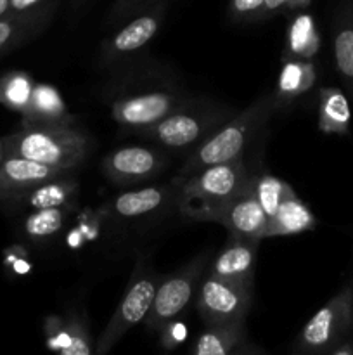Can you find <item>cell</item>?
I'll return each mask as SVG.
<instances>
[{
    "label": "cell",
    "mask_w": 353,
    "mask_h": 355,
    "mask_svg": "<svg viewBox=\"0 0 353 355\" xmlns=\"http://www.w3.org/2000/svg\"><path fill=\"white\" fill-rule=\"evenodd\" d=\"M275 96L258 97L246 110L217 128L206 141L189 153L176 177H185L196 170L241 158L249 142L262 132L275 110Z\"/></svg>",
    "instance_id": "6da1fadb"
},
{
    "label": "cell",
    "mask_w": 353,
    "mask_h": 355,
    "mask_svg": "<svg viewBox=\"0 0 353 355\" xmlns=\"http://www.w3.org/2000/svg\"><path fill=\"white\" fill-rule=\"evenodd\" d=\"M9 156L75 170L85 162L93 141L78 123L17 128L6 135Z\"/></svg>",
    "instance_id": "7a4b0ae2"
},
{
    "label": "cell",
    "mask_w": 353,
    "mask_h": 355,
    "mask_svg": "<svg viewBox=\"0 0 353 355\" xmlns=\"http://www.w3.org/2000/svg\"><path fill=\"white\" fill-rule=\"evenodd\" d=\"M234 114L232 107L190 97L183 106L152 127L138 130L137 135L173 151L190 153Z\"/></svg>",
    "instance_id": "3957f363"
},
{
    "label": "cell",
    "mask_w": 353,
    "mask_h": 355,
    "mask_svg": "<svg viewBox=\"0 0 353 355\" xmlns=\"http://www.w3.org/2000/svg\"><path fill=\"white\" fill-rule=\"evenodd\" d=\"M175 179L179 184L176 208L183 217H189L194 211L215 207L241 194L249 187L253 175L248 172L241 156L232 162L204 166L189 175Z\"/></svg>",
    "instance_id": "277c9868"
},
{
    "label": "cell",
    "mask_w": 353,
    "mask_h": 355,
    "mask_svg": "<svg viewBox=\"0 0 353 355\" xmlns=\"http://www.w3.org/2000/svg\"><path fill=\"white\" fill-rule=\"evenodd\" d=\"M158 284V276L151 269H147L144 260H141L132 274L127 291L118 304L113 318L109 319L97 342L93 343V355H107L128 329H132L138 322H144L152 307Z\"/></svg>",
    "instance_id": "5b68a950"
},
{
    "label": "cell",
    "mask_w": 353,
    "mask_h": 355,
    "mask_svg": "<svg viewBox=\"0 0 353 355\" xmlns=\"http://www.w3.org/2000/svg\"><path fill=\"white\" fill-rule=\"evenodd\" d=\"M192 96L172 87H152L123 92L111 101V116L125 130L137 134L161 121L187 103Z\"/></svg>",
    "instance_id": "8992f818"
},
{
    "label": "cell",
    "mask_w": 353,
    "mask_h": 355,
    "mask_svg": "<svg viewBox=\"0 0 353 355\" xmlns=\"http://www.w3.org/2000/svg\"><path fill=\"white\" fill-rule=\"evenodd\" d=\"M353 326V286L343 288L327 304L318 309L303 326L296 338L301 354L324 355L345 342Z\"/></svg>",
    "instance_id": "52a82bcc"
},
{
    "label": "cell",
    "mask_w": 353,
    "mask_h": 355,
    "mask_svg": "<svg viewBox=\"0 0 353 355\" xmlns=\"http://www.w3.org/2000/svg\"><path fill=\"white\" fill-rule=\"evenodd\" d=\"M253 302V284L206 274L196 293V309L204 326L246 324Z\"/></svg>",
    "instance_id": "ba28073f"
},
{
    "label": "cell",
    "mask_w": 353,
    "mask_h": 355,
    "mask_svg": "<svg viewBox=\"0 0 353 355\" xmlns=\"http://www.w3.org/2000/svg\"><path fill=\"white\" fill-rule=\"evenodd\" d=\"M208 259H210V253H201L199 257L180 267L176 272L159 281L152 307L147 318L144 319V324L149 331L159 333L168 322L176 321V318L189 307L199 288Z\"/></svg>",
    "instance_id": "9c48e42d"
},
{
    "label": "cell",
    "mask_w": 353,
    "mask_h": 355,
    "mask_svg": "<svg viewBox=\"0 0 353 355\" xmlns=\"http://www.w3.org/2000/svg\"><path fill=\"white\" fill-rule=\"evenodd\" d=\"M251 186L253 180L248 189L242 191L237 196L230 198L224 203L215 205V207L194 211L187 218L197 222H215V224L224 225L227 229L228 236L251 238L262 241V239H265L269 217H266L262 205L256 200Z\"/></svg>",
    "instance_id": "30bf717a"
},
{
    "label": "cell",
    "mask_w": 353,
    "mask_h": 355,
    "mask_svg": "<svg viewBox=\"0 0 353 355\" xmlns=\"http://www.w3.org/2000/svg\"><path fill=\"white\" fill-rule=\"evenodd\" d=\"M168 166L165 153L144 146H125L107 153L100 162L104 177L118 186L152 180Z\"/></svg>",
    "instance_id": "8fae6325"
},
{
    "label": "cell",
    "mask_w": 353,
    "mask_h": 355,
    "mask_svg": "<svg viewBox=\"0 0 353 355\" xmlns=\"http://www.w3.org/2000/svg\"><path fill=\"white\" fill-rule=\"evenodd\" d=\"M163 21L161 6H156L152 9L145 10L144 14L135 16L130 23L116 31L113 37L104 40L100 45L99 62L100 66H109L118 62L120 59L141 51L144 45H147L156 33L159 31Z\"/></svg>",
    "instance_id": "7c38bea8"
},
{
    "label": "cell",
    "mask_w": 353,
    "mask_h": 355,
    "mask_svg": "<svg viewBox=\"0 0 353 355\" xmlns=\"http://www.w3.org/2000/svg\"><path fill=\"white\" fill-rule=\"evenodd\" d=\"M69 173H75V170L51 166L19 156H9L0 165V203H12L40 184Z\"/></svg>",
    "instance_id": "4fadbf2b"
},
{
    "label": "cell",
    "mask_w": 353,
    "mask_h": 355,
    "mask_svg": "<svg viewBox=\"0 0 353 355\" xmlns=\"http://www.w3.org/2000/svg\"><path fill=\"white\" fill-rule=\"evenodd\" d=\"M176 200H179V184L176 179H173L172 182L161 186H149L118 194L109 203L104 205V210L116 218L134 220V218L159 214L172 205L176 207Z\"/></svg>",
    "instance_id": "5bb4252c"
},
{
    "label": "cell",
    "mask_w": 353,
    "mask_h": 355,
    "mask_svg": "<svg viewBox=\"0 0 353 355\" xmlns=\"http://www.w3.org/2000/svg\"><path fill=\"white\" fill-rule=\"evenodd\" d=\"M258 248L260 239L228 236V241L213 259L208 274L221 279L253 284Z\"/></svg>",
    "instance_id": "9a60e30c"
},
{
    "label": "cell",
    "mask_w": 353,
    "mask_h": 355,
    "mask_svg": "<svg viewBox=\"0 0 353 355\" xmlns=\"http://www.w3.org/2000/svg\"><path fill=\"white\" fill-rule=\"evenodd\" d=\"M189 355H265L248 338L246 324L204 326Z\"/></svg>",
    "instance_id": "2e32d148"
},
{
    "label": "cell",
    "mask_w": 353,
    "mask_h": 355,
    "mask_svg": "<svg viewBox=\"0 0 353 355\" xmlns=\"http://www.w3.org/2000/svg\"><path fill=\"white\" fill-rule=\"evenodd\" d=\"M51 7L47 6L0 16V58L40 35L51 21Z\"/></svg>",
    "instance_id": "e0dca14e"
},
{
    "label": "cell",
    "mask_w": 353,
    "mask_h": 355,
    "mask_svg": "<svg viewBox=\"0 0 353 355\" xmlns=\"http://www.w3.org/2000/svg\"><path fill=\"white\" fill-rule=\"evenodd\" d=\"M48 345L57 355H93V343L87 322L80 314L51 318L47 321Z\"/></svg>",
    "instance_id": "ac0fdd59"
},
{
    "label": "cell",
    "mask_w": 353,
    "mask_h": 355,
    "mask_svg": "<svg viewBox=\"0 0 353 355\" xmlns=\"http://www.w3.org/2000/svg\"><path fill=\"white\" fill-rule=\"evenodd\" d=\"M23 127H40V125L76 123L66 106V101L55 87L47 83H37L31 94L30 106L23 114Z\"/></svg>",
    "instance_id": "d6986e66"
},
{
    "label": "cell",
    "mask_w": 353,
    "mask_h": 355,
    "mask_svg": "<svg viewBox=\"0 0 353 355\" xmlns=\"http://www.w3.org/2000/svg\"><path fill=\"white\" fill-rule=\"evenodd\" d=\"M80 193V182L75 173L59 177V179L48 180L40 184L35 189L28 191L26 194L14 200L10 205L30 208V210H40V208H64L73 207L76 196Z\"/></svg>",
    "instance_id": "ffe728a7"
},
{
    "label": "cell",
    "mask_w": 353,
    "mask_h": 355,
    "mask_svg": "<svg viewBox=\"0 0 353 355\" xmlns=\"http://www.w3.org/2000/svg\"><path fill=\"white\" fill-rule=\"evenodd\" d=\"M317 224V217L310 210V207L294 194V196L284 200L275 210V214L269 218L265 238L301 234V232L315 229Z\"/></svg>",
    "instance_id": "44dd1931"
},
{
    "label": "cell",
    "mask_w": 353,
    "mask_h": 355,
    "mask_svg": "<svg viewBox=\"0 0 353 355\" xmlns=\"http://www.w3.org/2000/svg\"><path fill=\"white\" fill-rule=\"evenodd\" d=\"M352 123V106L338 87L318 90V130L324 134L348 135Z\"/></svg>",
    "instance_id": "7402d4cb"
},
{
    "label": "cell",
    "mask_w": 353,
    "mask_h": 355,
    "mask_svg": "<svg viewBox=\"0 0 353 355\" xmlns=\"http://www.w3.org/2000/svg\"><path fill=\"white\" fill-rule=\"evenodd\" d=\"M317 80V71L310 61L305 59H284V66L277 80L275 99L291 103L296 97L307 94Z\"/></svg>",
    "instance_id": "603a6c76"
},
{
    "label": "cell",
    "mask_w": 353,
    "mask_h": 355,
    "mask_svg": "<svg viewBox=\"0 0 353 355\" xmlns=\"http://www.w3.org/2000/svg\"><path fill=\"white\" fill-rule=\"evenodd\" d=\"M320 47V35H318L315 21L308 14H300L291 21L286 35V49L284 59H305L314 58Z\"/></svg>",
    "instance_id": "cb8c5ba5"
},
{
    "label": "cell",
    "mask_w": 353,
    "mask_h": 355,
    "mask_svg": "<svg viewBox=\"0 0 353 355\" xmlns=\"http://www.w3.org/2000/svg\"><path fill=\"white\" fill-rule=\"evenodd\" d=\"M334 62L353 101V10L346 9L334 24Z\"/></svg>",
    "instance_id": "d4e9b609"
},
{
    "label": "cell",
    "mask_w": 353,
    "mask_h": 355,
    "mask_svg": "<svg viewBox=\"0 0 353 355\" xmlns=\"http://www.w3.org/2000/svg\"><path fill=\"white\" fill-rule=\"evenodd\" d=\"M35 82L30 73L9 71L0 76V104L23 116L30 106Z\"/></svg>",
    "instance_id": "484cf974"
},
{
    "label": "cell",
    "mask_w": 353,
    "mask_h": 355,
    "mask_svg": "<svg viewBox=\"0 0 353 355\" xmlns=\"http://www.w3.org/2000/svg\"><path fill=\"white\" fill-rule=\"evenodd\" d=\"M68 214V207L31 210V214H28L23 220V234L35 243L47 241L59 234Z\"/></svg>",
    "instance_id": "4316f807"
},
{
    "label": "cell",
    "mask_w": 353,
    "mask_h": 355,
    "mask_svg": "<svg viewBox=\"0 0 353 355\" xmlns=\"http://www.w3.org/2000/svg\"><path fill=\"white\" fill-rule=\"evenodd\" d=\"M253 193L256 200L262 205L266 217H272L279 205L287 198L294 196V189L287 182L280 180L279 177L270 175V173H262V175H253Z\"/></svg>",
    "instance_id": "83f0119b"
},
{
    "label": "cell",
    "mask_w": 353,
    "mask_h": 355,
    "mask_svg": "<svg viewBox=\"0 0 353 355\" xmlns=\"http://www.w3.org/2000/svg\"><path fill=\"white\" fill-rule=\"evenodd\" d=\"M228 16L234 21H256L265 17V0H230Z\"/></svg>",
    "instance_id": "f1b7e54d"
},
{
    "label": "cell",
    "mask_w": 353,
    "mask_h": 355,
    "mask_svg": "<svg viewBox=\"0 0 353 355\" xmlns=\"http://www.w3.org/2000/svg\"><path fill=\"white\" fill-rule=\"evenodd\" d=\"M149 0H116L113 7V12H111L109 23H116V21L125 19L130 14L137 12L142 6H145Z\"/></svg>",
    "instance_id": "f546056e"
},
{
    "label": "cell",
    "mask_w": 353,
    "mask_h": 355,
    "mask_svg": "<svg viewBox=\"0 0 353 355\" xmlns=\"http://www.w3.org/2000/svg\"><path fill=\"white\" fill-rule=\"evenodd\" d=\"M311 0H265V16L280 12V10L303 9Z\"/></svg>",
    "instance_id": "4dcf8cb0"
},
{
    "label": "cell",
    "mask_w": 353,
    "mask_h": 355,
    "mask_svg": "<svg viewBox=\"0 0 353 355\" xmlns=\"http://www.w3.org/2000/svg\"><path fill=\"white\" fill-rule=\"evenodd\" d=\"M159 333H161V342L165 343L166 347L175 345V343H179L180 340L185 336V329H183V326L175 321L168 322V324H166Z\"/></svg>",
    "instance_id": "1f68e13d"
},
{
    "label": "cell",
    "mask_w": 353,
    "mask_h": 355,
    "mask_svg": "<svg viewBox=\"0 0 353 355\" xmlns=\"http://www.w3.org/2000/svg\"><path fill=\"white\" fill-rule=\"evenodd\" d=\"M45 0H9L10 12H26V10L44 7Z\"/></svg>",
    "instance_id": "d6a6232c"
},
{
    "label": "cell",
    "mask_w": 353,
    "mask_h": 355,
    "mask_svg": "<svg viewBox=\"0 0 353 355\" xmlns=\"http://www.w3.org/2000/svg\"><path fill=\"white\" fill-rule=\"evenodd\" d=\"M24 257H26V250L21 248L19 245L10 246V248L6 252V266L12 267L17 260L24 259Z\"/></svg>",
    "instance_id": "836d02e7"
},
{
    "label": "cell",
    "mask_w": 353,
    "mask_h": 355,
    "mask_svg": "<svg viewBox=\"0 0 353 355\" xmlns=\"http://www.w3.org/2000/svg\"><path fill=\"white\" fill-rule=\"evenodd\" d=\"M329 355H353V342H341Z\"/></svg>",
    "instance_id": "e575fe53"
},
{
    "label": "cell",
    "mask_w": 353,
    "mask_h": 355,
    "mask_svg": "<svg viewBox=\"0 0 353 355\" xmlns=\"http://www.w3.org/2000/svg\"><path fill=\"white\" fill-rule=\"evenodd\" d=\"M7 158H9V149H7L6 135H2V137H0V165H2Z\"/></svg>",
    "instance_id": "d590c367"
},
{
    "label": "cell",
    "mask_w": 353,
    "mask_h": 355,
    "mask_svg": "<svg viewBox=\"0 0 353 355\" xmlns=\"http://www.w3.org/2000/svg\"><path fill=\"white\" fill-rule=\"evenodd\" d=\"M7 12H10L9 0H0V16H3V14Z\"/></svg>",
    "instance_id": "8d00e7d4"
},
{
    "label": "cell",
    "mask_w": 353,
    "mask_h": 355,
    "mask_svg": "<svg viewBox=\"0 0 353 355\" xmlns=\"http://www.w3.org/2000/svg\"><path fill=\"white\" fill-rule=\"evenodd\" d=\"M296 355H308V354H296Z\"/></svg>",
    "instance_id": "74e56055"
},
{
    "label": "cell",
    "mask_w": 353,
    "mask_h": 355,
    "mask_svg": "<svg viewBox=\"0 0 353 355\" xmlns=\"http://www.w3.org/2000/svg\"><path fill=\"white\" fill-rule=\"evenodd\" d=\"M76 2H80V0H76Z\"/></svg>",
    "instance_id": "f35d334b"
},
{
    "label": "cell",
    "mask_w": 353,
    "mask_h": 355,
    "mask_svg": "<svg viewBox=\"0 0 353 355\" xmlns=\"http://www.w3.org/2000/svg\"><path fill=\"white\" fill-rule=\"evenodd\" d=\"M352 286H353V283H352Z\"/></svg>",
    "instance_id": "ab89813d"
}]
</instances>
